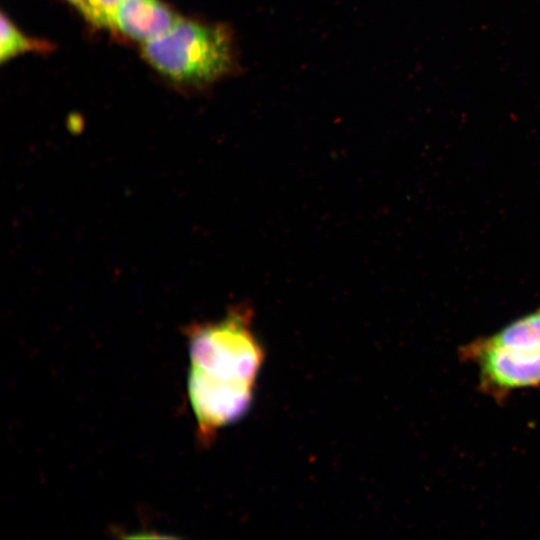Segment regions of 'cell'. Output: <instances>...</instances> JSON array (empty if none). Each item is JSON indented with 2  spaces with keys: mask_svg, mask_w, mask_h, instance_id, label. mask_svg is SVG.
<instances>
[{
  "mask_svg": "<svg viewBox=\"0 0 540 540\" xmlns=\"http://www.w3.org/2000/svg\"><path fill=\"white\" fill-rule=\"evenodd\" d=\"M142 53L161 74L188 86L210 85L236 68L231 30L220 24L180 18L167 33L145 43Z\"/></svg>",
  "mask_w": 540,
  "mask_h": 540,
  "instance_id": "obj_1",
  "label": "cell"
},
{
  "mask_svg": "<svg viewBox=\"0 0 540 540\" xmlns=\"http://www.w3.org/2000/svg\"><path fill=\"white\" fill-rule=\"evenodd\" d=\"M250 319L247 308H238L220 322L193 330L190 370L219 380L255 384L265 354Z\"/></svg>",
  "mask_w": 540,
  "mask_h": 540,
  "instance_id": "obj_2",
  "label": "cell"
},
{
  "mask_svg": "<svg viewBox=\"0 0 540 540\" xmlns=\"http://www.w3.org/2000/svg\"><path fill=\"white\" fill-rule=\"evenodd\" d=\"M476 366L481 393L502 404L515 391L540 386V353H524L472 340L458 351Z\"/></svg>",
  "mask_w": 540,
  "mask_h": 540,
  "instance_id": "obj_3",
  "label": "cell"
},
{
  "mask_svg": "<svg viewBox=\"0 0 540 540\" xmlns=\"http://www.w3.org/2000/svg\"><path fill=\"white\" fill-rule=\"evenodd\" d=\"M255 384L224 381L190 370L188 393L202 437L239 420L249 409Z\"/></svg>",
  "mask_w": 540,
  "mask_h": 540,
  "instance_id": "obj_4",
  "label": "cell"
},
{
  "mask_svg": "<svg viewBox=\"0 0 540 540\" xmlns=\"http://www.w3.org/2000/svg\"><path fill=\"white\" fill-rule=\"evenodd\" d=\"M179 19L161 0H123L111 26L145 44L167 33Z\"/></svg>",
  "mask_w": 540,
  "mask_h": 540,
  "instance_id": "obj_5",
  "label": "cell"
},
{
  "mask_svg": "<svg viewBox=\"0 0 540 540\" xmlns=\"http://www.w3.org/2000/svg\"><path fill=\"white\" fill-rule=\"evenodd\" d=\"M480 339L495 347L524 353H540V306Z\"/></svg>",
  "mask_w": 540,
  "mask_h": 540,
  "instance_id": "obj_6",
  "label": "cell"
},
{
  "mask_svg": "<svg viewBox=\"0 0 540 540\" xmlns=\"http://www.w3.org/2000/svg\"><path fill=\"white\" fill-rule=\"evenodd\" d=\"M47 42L25 36L7 18L1 15L0 60L5 61L27 51H47Z\"/></svg>",
  "mask_w": 540,
  "mask_h": 540,
  "instance_id": "obj_7",
  "label": "cell"
},
{
  "mask_svg": "<svg viewBox=\"0 0 540 540\" xmlns=\"http://www.w3.org/2000/svg\"><path fill=\"white\" fill-rule=\"evenodd\" d=\"M123 0H92L91 22L99 26L111 27L112 17Z\"/></svg>",
  "mask_w": 540,
  "mask_h": 540,
  "instance_id": "obj_8",
  "label": "cell"
},
{
  "mask_svg": "<svg viewBox=\"0 0 540 540\" xmlns=\"http://www.w3.org/2000/svg\"><path fill=\"white\" fill-rule=\"evenodd\" d=\"M72 4L87 20L91 22L93 10L92 0H67Z\"/></svg>",
  "mask_w": 540,
  "mask_h": 540,
  "instance_id": "obj_9",
  "label": "cell"
}]
</instances>
